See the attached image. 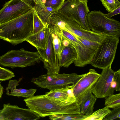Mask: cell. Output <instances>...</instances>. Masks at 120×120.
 Masks as SVG:
<instances>
[{
	"mask_svg": "<svg viewBox=\"0 0 120 120\" xmlns=\"http://www.w3.org/2000/svg\"><path fill=\"white\" fill-rule=\"evenodd\" d=\"M77 57L76 50L70 43L63 49L58 60L59 66L67 68L74 63Z\"/></svg>",
	"mask_w": 120,
	"mask_h": 120,
	"instance_id": "18",
	"label": "cell"
},
{
	"mask_svg": "<svg viewBox=\"0 0 120 120\" xmlns=\"http://www.w3.org/2000/svg\"><path fill=\"white\" fill-rule=\"evenodd\" d=\"M65 0H47L44 4L46 6L50 7L57 11L60 8Z\"/></svg>",
	"mask_w": 120,
	"mask_h": 120,
	"instance_id": "29",
	"label": "cell"
},
{
	"mask_svg": "<svg viewBox=\"0 0 120 120\" xmlns=\"http://www.w3.org/2000/svg\"><path fill=\"white\" fill-rule=\"evenodd\" d=\"M49 31V28L45 27L38 32L32 34L26 41L37 49H45L46 46Z\"/></svg>",
	"mask_w": 120,
	"mask_h": 120,
	"instance_id": "17",
	"label": "cell"
},
{
	"mask_svg": "<svg viewBox=\"0 0 120 120\" xmlns=\"http://www.w3.org/2000/svg\"><path fill=\"white\" fill-rule=\"evenodd\" d=\"M34 8L45 27L48 28L51 17L57 11L54 8L46 6L43 3L35 4Z\"/></svg>",
	"mask_w": 120,
	"mask_h": 120,
	"instance_id": "19",
	"label": "cell"
},
{
	"mask_svg": "<svg viewBox=\"0 0 120 120\" xmlns=\"http://www.w3.org/2000/svg\"><path fill=\"white\" fill-rule=\"evenodd\" d=\"M119 41V38L116 37L109 35L106 36L101 42L90 64L102 69L111 65Z\"/></svg>",
	"mask_w": 120,
	"mask_h": 120,
	"instance_id": "3",
	"label": "cell"
},
{
	"mask_svg": "<svg viewBox=\"0 0 120 120\" xmlns=\"http://www.w3.org/2000/svg\"><path fill=\"white\" fill-rule=\"evenodd\" d=\"M72 85L63 88L50 90L45 95L48 98L62 102L72 103L76 101L73 93V86Z\"/></svg>",
	"mask_w": 120,
	"mask_h": 120,
	"instance_id": "15",
	"label": "cell"
},
{
	"mask_svg": "<svg viewBox=\"0 0 120 120\" xmlns=\"http://www.w3.org/2000/svg\"><path fill=\"white\" fill-rule=\"evenodd\" d=\"M88 116L74 114H62L53 115L49 117V119L53 120H84Z\"/></svg>",
	"mask_w": 120,
	"mask_h": 120,
	"instance_id": "22",
	"label": "cell"
},
{
	"mask_svg": "<svg viewBox=\"0 0 120 120\" xmlns=\"http://www.w3.org/2000/svg\"><path fill=\"white\" fill-rule=\"evenodd\" d=\"M4 91V88L2 86L0 81V99L2 97Z\"/></svg>",
	"mask_w": 120,
	"mask_h": 120,
	"instance_id": "34",
	"label": "cell"
},
{
	"mask_svg": "<svg viewBox=\"0 0 120 120\" xmlns=\"http://www.w3.org/2000/svg\"><path fill=\"white\" fill-rule=\"evenodd\" d=\"M49 29L56 58L58 61L60 53L65 47L66 39L60 34L50 27Z\"/></svg>",
	"mask_w": 120,
	"mask_h": 120,
	"instance_id": "21",
	"label": "cell"
},
{
	"mask_svg": "<svg viewBox=\"0 0 120 120\" xmlns=\"http://www.w3.org/2000/svg\"><path fill=\"white\" fill-rule=\"evenodd\" d=\"M59 33L67 40L75 49L77 57L74 63L75 66L83 67L90 63L95 52L84 45L72 34L64 29H60Z\"/></svg>",
	"mask_w": 120,
	"mask_h": 120,
	"instance_id": "9",
	"label": "cell"
},
{
	"mask_svg": "<svg viewBox=\"0 0 120 120\" xmlns=\"http://www.w3.org/2000/svg\"><path fill=\"white\" fill-rule=\"evenodd\" d=\"M100 75V74L94 69H90L74 86L73 93L76 101L80 105L86 95L91 92L94 84Z\"/></svg>",
	"mask_w": 120,
	"mask_h": 120,
	"instance_id": "13",
	"label": "cell"
},
{
	"mask_svg": "<svg viewBox=\"0 0 120 120\" xmlns=\"http://www.w3.org/2000/svg\"><path fill=\"white\" fill-rule=\"evenodd\" d=\"M111 66L102 69L92 87L91 92L97 98H106L114 94L115 90L111 85L115 71L112 69Z\"/></svg>",
	"mask_w": 120,
	"mask_h": 120,
	"instance_id": "10",
	"label": "cell"
},
{
	"mask_svg": "<svg viewBox=\"0 0 120 120\" xmlns=\"http://www.w3.org/2000/svg\"><path fill=\"white\" fill-rule=\"evenodd\" d=\"M117 119H120V107L113 109L103 120H112Z\"/></svg>",
	"mask_w": 120,
	"mask_h": 120,
	"instance_id": "30",
	"label": "cell"
},
{
	"mask_svg": "<svg viewBox=\"0 0 120 120\" xmlns=\"http://www.w3.org/2000/svg\"><path fill=\"white\" fill-rule=\"evenodd\" d=\"M20 0H10L0 10V25L25 14L33 8Z\"/></svg>",
	"mask_w": 120,
	"mask_h": 120,
	"instance_id": "11",
	"label": "cell"
},
{
	"mask_svg": "<svg viewBox=\"0 0 120 120\" xmlns=\"http://www.w3.org/2000/svg\"><path fill=\"white\" fill-rule=\"evenodd\" d=\"M97 98L91 92L88 93L79 105L81 115L89 116L94 112V106Z\"/></svg>",
	"mask_w": 120,
	"mask_h": 120,
	"instance_id": "20",
	"label": "cell"
},
{
	"mask_svg": "<svg viewBox=\"0 0 120 120\" xmlns=\"http://www.w3.org/2000/svg\"><path fill=\"white\" fill-rule=\"evenodd\" d=\"M85 74L78 75L75 73L52 75L47 74L33 78L31 82L41 88L53 90L69 85L75 86Z\"/></svg>",
	"mask_w": 120,
	"mask_h": 120,
	"instance_id": "6",
	"label": "cell"
},
{
	"mask_svg": "<svg viewBox=\"0 0 120 120\" xmlns=\"http://www.w3.org/2000/svg\"><path fill=\"white\" fill-rule=\"evenodd\" d=\"M45 27L34 9L33 27L32 34L38 32Z\"/></svg>",
	"mask_w": 120,
	"mask_h": 120,
	"instance_id": "27",
	"label": "cell"
},
{
	"mask_svg": "<svg viewBox=\"0 0 120 120\" xmlns=\"http://www.w3.org/2000/svg\"><path fill=\"white\" fill-rule=\"evenodd\" d=\"M53 24L55 26L91 41L101 42L108 35L86 30L78 23L61 12L55 17Z\"/></svg>",
	"mask_w": 120,
	"mask_h": 120,
	"instance_id": "7",
	"label": "cell"
},
{
	"mask_svg": "<svg viewBox=\"0 0 120 120\" xmlns=\"http://www.w3.org/2000/svg\"><path fill=\"white\" fill-rule=\"evenodd\" d=\"M71 33L86 47L95 52L97 50L101 42L91 41Z\"/></svg>",
	"mask_w": 120,
	"mask_h": 120,
	"instance_id": "25",
	"label": "cell"
},
{
	"mask_svg": "<svg viewBox=\"0 0 120 120\" xmlns=\"http://www.w3.org/2000/svg\"><path fill=\"white\" fill-rule=\"evenodd\" d=\"M0 109V120H36L40 117L29 108L25 109L9 103L4 104Z\"/></svg>",
	"mask_w": 120,
	"mask_h": 120,
	"instance_id": "12",
	"label": "cell"
},
{
	"mask_svg": "<svg viewBox=\"0 0 120 120\" xmlns=\"http://www.w3.org/2000/svg\"><path fill=\"white\" fill-rule=\"evenodd\" d=\"M43 61L37 52L27 51L23 48L11 50L0 56V65L11 68L34 65Z\"/></svg>",
	"mask_w": 120,
	"mask_h": 120,
	"instance_id": "5",
	"label": "cell"
},
{
	"mask_svg": "<svg viewBox=\"0 0 120 120\" xmlns=\"http://www.w3.org/2000/svg\"><path fill=\"white\" fill-rule=\"evenodd\" d=\"M106 11L110 12L113 11L120 6L118 0H100Z\"/></svg>",
	"mask_w": 120,
	"mask_h": 120,
	"instance_id": "26",
	"label": "cell"
},
{
	"mask_svg": "<svg viewBox=\"0 0 120 120\" xmlns=\"http://www.w3.org/2000/svg\"><path fill=\"white\" fill-rule=\"evenodd\" d=\"M22 79V78L20 79L18 81L16 79L10 80L8 86L6 88V94L9 96L26 98L34 96L37 91L36 89L31 88L27 89L17 88V86L19 85V83Z\"/></svg>",
	"mask_w": 120,
	"mask_h": 120,
	"instance_id": "16",
	"label": "cell"
},
{
	"mask_svg": "<svg viewBox=\"0 0 120 120\" xmlns=\"http://www.w3.org/2000/svg\"><path fill=\"white\" fill-rule=\"evenodd\" d=\"M120 6L113 11L109 12L108 14H105L106 17L108 18H111L113 16L120 14Z\"/></svg>",
	"mask_w": 120,
	"mask_h": 120,
	"instance_id": "31",
	"label": "cell"
},
{
	"mask_svg": "<svg viewBox=\"0 0 120 120\" xmlns=\"http://www.w3.org/2000/svg\"><path fill=\"white\" fill-rule=\"evenodd\" d=\"M25 3L29 6L33 8L35 6V4L34 0H20Z\"/></svg>",
	"mask_w": 120,
	"mask_h": 120,
	"instance_id": "32",
	"label": "cell"
},
{
	"mask_svg": "<svg viewBox=\"0 0 120 120\" xmlns=\"http://www.w3.org/2000/svg\"><path fill=\"white\" fill-rule=\"evenodd\" d=\"M37 51L44 62V68L49 75L59 74L60 68L57 60L52 41L49 31L47 44L45 49H38Z\"/></svg>",
	"mask_w": 120,
	"mask_h": 120,
	"instance_id": "14",
	"label": "cell"
},
{
	"mask_svg": "<svg viewBox=\"0 0 120 120\" xmlns=\"http://www.w3.org/2000/svg\"><path fill=\"white\" fill-rule=\"evenodd\" d=\"M87 19L90 29L94 32L119 38L120 22L113 19L106 17L100 11H94L88 14Z\"/></svg>",
	"mask_w": 120,
	"mask_h": 120,
	"instance_id": "4",
	"label": "cell"
},
{
	"mask_svg": "<svg viewBox=\"0 0 120 120\" xmlns=\"http://www.w3.org/2000/svg\"><path fill=\"white\" fill-rule=\"evenodd\" d=\"M15 76L14 73L10 70L0 66V81L8 80Z\"/></svg>",
	"mask_w": 120,
	"mask_h": 120,
	"instance_id": "28",
	"label": "cell"
},
{
	"mask_svg": "<svg viewBox=\"0 0 120 120\" xmlns=\"http://www.w3.org/2000/svg\"><path fill=\"white\" fill-rule=\"evenodd\" d=\"M87 0H67L58 11L78 23L86 30H90L87 16L90 12Z\"/></svg>",
	"mask_w": 120,
	"mask_h": 120,
	"instance_id": "8",
	"label": "cell"
},
{
	"mask_svg": "<svg viewBox=\"0 0 120 120\" xmlns=\"http://www.w3.org/2000/svg\"><path fill=\"white\" fill-rule=\"evenodd\" d=\"M26 105L40 117L62 114H81L76 101L70 103L49 98L45 94L33 96L24 100Z\"/></svg>",
	"mask_w": 120,
	"mask_h": 120,
	"instance_id": "1",
	"label": "cell"
},
{
	"mask_svg": "<svg viewBox=\"0 0 120 120\" xmlns=\"http://www.w3.org/2000/svg\"><path fill=\"white\" fill-rule=\"evenodd\" d=\"M105 105L108 108L114 109L120 107V93L114 94L107 97Z\"/></svg>",
	"mask_w": 120,
	"mask_h": 120,
	"instance_id": "24",
	"label": "cell"
},
{
	"mask_svg": "<svg viewBox=\"0 0 120 120\" xmlns=\"http://www.w3.org/2000/svg\"><path fill=\"white\" fill-rule=\"evenodd\" d=\"M34 8L25 14L0 25V39L16 45L26 41L32 34Z\"/></svg>",
	"mask_w": 120,
	"mask_h": 120,
	"instance_id": "2",
	"label": "cell"
},
{
	"mask_svg": "<svg viewBox=\"0 0 120 120\" xmlns=\"http://www.w3.org/2000/svg\"><path fill=\"white\" fill-rule=\"evenodd\" d=\"M47 0H35V4H38L41 3L44 4Z\"/></svg>",
	"mask_w": 120,
	"mask_h": 120,
	"instance_id": "33",
	"label": "cell"
},
{
	"mask_svg": "<svg viewBox=\"0 0 120 120\" xmlns=\"http://www.w3.org/2000/svg\"><path fill=\"white\" fill-rule=\"evenodd\" d=\"M111 110L106 107L94 112L88 116L84 120H102L109 112Z\"/></svg>",
	"mask_w": 120,
	"mask_h": 120,
	"instance_id": "23",
	"label": "cell"
}]
</instances>
